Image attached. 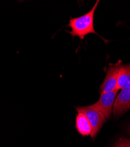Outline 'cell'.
<instances>
[{"instance_id":"obj_1","label":"cell","mask_w":130,"mask_h":147,"mask_svg":"<svg viewBox=\"0 0 130 147\" xmlns=\"http://www.w3.org/2000/svg\"><path fill=\"white\" fill-rule=\"evenodd\" d=\"M99 2V0L97 1L91 9L87 14L77 18H71L70 19L67 26L72 28V31L68 32L73 38L77 36L81 40L89 34H97L94 28L93 20L94 13Z\"/></svg>"},{"instance_id":"obj_2","label":"cell","mask_w":130,"mask_h":147,"mask_svg":"<svg viewBox=\"0 0 130 147\" xmlns=\"http://www.w3.org/2000/svg\"><path fill=\"white\" fill-rule=\"evenodd\" d=\"M78 113H83L89 119L92 127L91 137L94 139L103 125L106 119L104 115L93 105L86 107H76Z\"/></svg>"},{"instance_id":"obj_3","label":"cell","mask_w":130,"mask_h":147,"mask_svg":"<svg viewBox=\"0 0 130 147\" xmlns=\"http://www.w3.org/2000/svg\"><path fill=\"white\" fill-rule=\"evenodd\" d=\"M119 91V90L116 89L113 91L101 94L98 101L93 104L104 115L105 119H109L111 117L114 102Z\"/></svg>"},{"instance_id":"obj_4","label":"cell","mask_w":130,"mask_h":147,"mask_svg":"<svg viewBox=\"0 0 130 147\" xmlns=\"http://www.w3.org/2000/svg\"><path fill=\"white\" fill-rule=\"evenodd\" d=\"M130 108V89L121 90L114 101L113 113L114 116H119L125 113Z\"/></svg>"},{"instance_id":"obj_5","label":"cell","mask_w":130,"mask_h":147,"mask_svg":"<svg viewBox=\"0 0 130 147\" xmlns=\"http://www.w3.org/2000/svg\"><path fill=\"white\" fill-rule=\"evenodd\" d=\"M119 69L118 66L109 67L105 78L100 86V94L111 92L117 89Z\"/></svg>"},{"instance_id":"obj_6","label":"cell","mask_w":130,"mask_h":147,"mask_svg":"<svg viewBox=\"0 0 130 147\" xmlns=\"http://www.w3.org/2000/svg\"><path fill=\"white\" fill-rule=\"evenodd\" d=\"M117 89H130V64L121 65L119 67Z\"/></svg>"},{"instance_id":"obj_7","label":"cell","mask_w":130,"mask_h":147,"mask_svg":"<svg viewBox=\"0 0 130 147\" xmlns=\"http://www.w3.org/2000/svg\"><path fill=\"white\" fill-rule=\"evenodd\" d=\"M76 128L83 136H91L93 129L86 116L82 113H78L76 118Z\"/></svg>"},{"instance_id":"obj_8","label":"cell","mask_w":130,"mask_h":147,"mask_svg":"<svg viewBox=\"0 0 130 147\" xmlns=\"http://www.w3.org/2000/svg\"><path fill=\"white\" fill-rule=\"evenodd\" d=\"M114 147H130V140L127 139H121Z\"/></svg>"},{"instance_id":"obj_9","label":"cell","mask_w":130,"mask_h":147,"mask_svg":"<svg viewBox=\"0 0 130 147\" xmlns=\"http://www.w3.org/2000/svg\"><path fill=\"white\" fill-rule=\"evenodd\" d=\"M128 131L129 133L130 134V125H129V127H128Z\"/></svg>"}]
</instances>
